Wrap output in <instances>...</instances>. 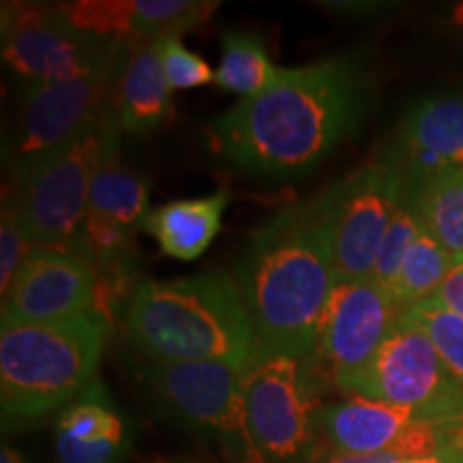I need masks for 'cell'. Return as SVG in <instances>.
Segmentation results:
<instances>
[{"mask_svg": "<svg viewBox=\"0 0 463 463\" xmlns=\"http://www.w3.org/2000/svg\"><path fill=\"white\" fill-rule=\"evenodd\" d=\"M399 316L395 298L373 279H337L305 361L316 384L324 380L339 389L361 372Z\"/></svg>", "mask_w": 463, "mask_h": 463, "instance_id": "13", "label": "cell"}, {"mask_svg": "<svg viewBox=\"0 0 463 463\" xmlns=\"http://www.w3.org/2000/svg\"><path fill=\"white\" fill-rule=\"evenodd\" d=\"M103 307V286L89 262L61 249L34 247L3 294L0 331L67 320Z\"/></svg>", "mask_w": 463, "mask_h": 463, "instance_id": "15", "label": "cell"}, {"mask_svg": "<svg viewBox=\"0 0 463 463\" xmlns=\"http://www.w3.org/2000/svg\"><path fill=\"white\" fill-rule=\"evenodd\" d=\"M164 463H176V461H164Z\"/></svg>", "mask_w": 463, "mask_h": 463, "instance_id": "33", "label": "cell"}, {"mask_svg": "<svg viewBox=\"0 0 463 463\" xmlns=\"http://www.w3.org/2000/svg\"><path fill=\"white\" fill-rule=\"evenodd\" d=\"M447 24L453 28V31L463 33V0H461V3H455L453 7L449 9Z\"/></svg>", "mask_w": 463, "mask_h": 463, "instance_id": "31", "label": "cell"}, {"mask_svg": "<svg viewBox=\"0 0 463 463\" xmlns=\"http://www.w3.org/2000/svg\"><path fill=\"white\" fill-rule=\"evenodd\" d=\"M103 112L73 140L9 174L5 189L14 195L20 223L33 247L80 256L90 184L101 150Z\"/></svg>", "mask_w": 463, "mask_h": 463, "instance_id": "5", "label": "cell"}, {"mask_svg": "<svg viewBox=\"0 0 463 463\" xmlns=\"http://www.w3.org/2000/svg\"><path fill=\"white\" fill-rule=\"evenodd\" d=\"M234 279L260 352L307 361L337 283L322 195L281 208L253 230Z\"/></svg>", "mask_w": 463, "mask_h": 463, "instance_id": "2", "label": "cell"}, {"mask_svg": "<svg viewBox=\"0 0 463 463\" xmlns=\"http://www.w3.org/2000/svg\"><path fill=\"white\" fill-rule=\"evenodd\" d=\"M123 65L125 58L103 71L48 82H26L14 140L7 148L9 174L61 148L95 123L112 101Z\"/></svg>", "mask_w": 463, "mask_h": 463, "instance_id": "12", "label": "cell"}, {"mask_svg": "<svg viewBox=\"0 0 463 463\" xmlns=\"http://www.w3.org/2000/svg\"><path fill=\"white\" fill-rule=\"evenodd\" d=\"M402 317L430 337L438 354L447 363L449 372L463 389V316L449 309L438 298H427L405 307Z\"/></svg>", "mask_w": 463, "mask_h": 463, "instance_id": "24", "label": "cell"}, {"mask_svg": "<svg viewBox=\"0 0 463 463\" xmlns=\"http://www.w3.org/2000/svg\"><path fill=\"white\" fill-rule=\"evenodd\" d=\"M3 58L26 82H48L114 67L127 43L89 33L69 20L65 5L5 3L0 11Z\"/></svg>", "mask_w": 463, "mask_h": 463, "instance_id": "10", "label": "cell"}, {"mask_svg": "<svg viewBox=\"0 0 463 463\" xmlns=\"http://www.w3.org/2000/svg\"><path fill=\"white\" fill-rule=\"evenodd\" d=\"M337 279H372L386 230L405 195L389 157L375 159L322 191Z\"/></svg>", "mask_w": 463, "mask_h": 463, "instance_id": "11", "label": "cell"}, {"mask_svg": "<svg viewBox=\"0 0 463 463\" xmlns=\"http://www.w3.org/2000/svg\"><path fill=\"white\" fill-rule=\"evenodd\" d=\"M463 264V256L450 253L436 239H431L425 230L414 241L412 249L403 260L395 283L391 288V297L395 298L399 311L405 307L433 298L442 283L449 279L457 266Z\"/></svg>", "mask_w": 463, "mask_h": 463, "instance_id": "23", "label": "cell"}, {"mask_svg": "<svg viewBox=\"0 0 463 463\" xmlns=\"http://www.w3.org/2000/svg\"><path fill=\"white\" fill-rule=\"evenodd\" d=\"M405 198L422 230L450 253L463 256V170L405 183Z\"/></svg>", "mask_w": 463, "mask_h": 463, "instance_id": "21", "label": "cell"}, {"mask_svg": "<svg viewBox=\"0 0 463 463\" xmlns=\"http://www.w3.org/2000/svg\"><path fill=\"white\" fill-rule=\"evenodd\" d=\"M219 3L213 0H80L65 5L69 20L89 33L120 42H164L204 26Z\"/></svg>", "mask_w": 463, "mask_h": 463, "instance_id": "17", "label": "cell"}, {"mask_svg": "<svg viewBox=\"0 0 463 463\" xmlns=\"http://www.w3.org/2000/svg\"><path fill=\"white\" fill-rule=\"evenodd\" d=\"M372 99L363 54H341L283 69L279 80L213 120L211 136L232 167L292 178L316 170L358 129Z\"/></svg>", "mask_w": 463, "mask_h": 463, "instance_id": "1", "label": "cell"}, {"mask_svg": "<svg viewBox=\"0 0 463 463\" xmlns=\"http://www.w3.org/2000/svg\"><path fill=\"white\" fill-rule=\"evenodd\" d=\"M402 457L395 453H378V455H354V453H337L333 450L331 455L320 459V463H395Z\"/></svg>", "mask_w": 463, "mask_h": 463, "instance_id": "30", "label": "cell"}, {"mask_svg": "<svg viewBox=\"0 0 463 463\" xmlns=\"http://www.w3.org/2000/svg\"><path fill=\"white\" fill-rule=\"evenodd\" d=\"M242 373L223 363L146 361L142 384L161 414L230 463H266L247 427Z\"/></svg>", "mask_w": 463, "mask_h": 463, "instance_id": "6", "label": "cell"}, {"mask_svg": "<svg viewBox=\"0 0 463 463\" xmlns=\"http://www.w3.org/2000/svg\"><path fill=\"white\" fill-rule=\"evenodd\" d=\"M422 232V225L416 217L412 204H410L408 198L403 195L402 204H399L395 217L386 230L384 241H382L378 258H375L372 279L382 286L384 289L392 288L395 283L399 270H402L403 260L408 256V251L412 249L414 241L419 239Z\"/></svg>", "mask_w": 463, "mask_h": 463, "instance_id": "25", "label": "cell"}, {"mask_svg": "<svg viewBox=\"0 0 463 463\" xmlns=\"http://www.w3.org/2000/svg\"><path fill=\"white\" fill-rule=\"evenodd\" d=\"M320 430L337 453H395L402 459L463 442V420H422L412 410L364 397H347L324 405Z\"/></svg>", "mask_w": 463, "mask_h": 463, "instance_id": "14", "label": "cell"}, {"mask_svg": "<svg viewBox=\"0 0 463 463\" xmlns=\"http://www.w3.org/2000/svg\"><path fill=\"white\" fill-rule=\"evenodd\" d=\"M120 127L114 97L103 112L99 161L90 184L80 258L99 275L103 294L125 289L136 275V236L144 232L148 184L127 170L120 159Z\"/></svg>", "mask_w": 463, "mask_h": 463, "instance_id": "7", "label": "cell"}, {"mask_svg": "<svg viewBox=\"0 0 463 463\" xmlns=\"http://www.w3.org/2000/svg\"><path fill=\"white\" fill-rule=\"evenodd\" d=\"M174 90L161 61V42L127 43L123 71L114 90L120 127L131 136L161 129L174 114Z\"/></svg>", "mask_w": 463, "mask_h": 463, "instance_id": "19", "label": "cell"}, {"mask_svg": "<svg viewBox=\"0 0 463 463\" xmlns=\"http://www.w3.org/2000/svg\"><path fill=\"white\" fill-rule=\"evenodd\" d=\"M228 200L225 191H217L202 198L167 202L148 213L144 232L157 241L165 256L183 262L198 260L219 234Z\"/></svg>", "mask_w": 463, "mask_h": 463, "instance_id": "20", "label": "cell"}, {"mask_svg": "<svg viewBox=\"0 0 463 463\" xmlns=\"http://www.w3.org/2000/svg\"><path fill=\"white\" fill-rule=\"evenodd\" d=\"M317 384L307 363L260 354L242 373V403L253 444L266 463L314 461L320 427Z\"/></svg>", "mask_w": 463, "mask_h": 463, "instance_id": "9", "label": "cell"}, {"mask_svg": "<svg viewBox=\"0 0 463 463\" xmlns=\"http://www.w3.org/2000/svg\"><path fill=\"white\" fill-rule=\"evenodd\" d=\"M112 322L95 307L67 320L0 331V412L5 430L62 410L97 380Z\"/></svg>", "mask_w": 463, "mask_h": 463, "instance_id": "4", "label": "cell"}, {"mask_svg": "<svg viewBox=\"0 0 463 463\" xmlns=\"http://www.w3.org/2000/svg\"><path fill=\"white\" fill-rule=\"evenodd\" d=\"M33 249L20 223L14 195L5 189L3 206H0V292H7Z\"/></svg>", "mask_w": 463, "mask_h": 463, "instance_id": "26", "label": "cell"}, {"mask_svg": "<svg viewBox=\"0 0 463 463\" xmlns=\"http://www.w3.org/2000/svg\"><path fill=\"white\" fill-rule=\"evenodd\" d=\"M395 463H463V442L450 444V447H444L430 455L405 457V459H397Z\"/></svg>", "mask_w": 463, "mask_h": 463, "instance_id": "29", "label": "cell"}, {"mask_svg": "<svg viewBox=\"0 0 463 463\" xmlns=\"http://www.w3.org/2000/svg\"><path fill=\"white\" fill-rule=\"evenodd\" d=\"M364 397L412 410L422 420L461 422L463 389L438 350L412 322L397 317L375 356L339 386Z\"/></svg>", "mask_w": 463, "mask_h": 463, "instance_id": "8", "label": "cell"}, {"mask_svg": "<svg viewBox=\"0 0 463 463\" xmlns=\"http://www.w3.org/2000/svg\"><path fill=\"white\" fill-rule=\"evenodd\" d=\"M0 463H31V461H28L15 447L3 444V450H0Z\"/></svg>", "mask_w": 463, "mask_h": 463, "instance_id": "32", "label": "cell"}, {"mask_svg": "<svg viewBox=\"0 0 463 463\" xmlns=\"http://www.w3.org/2000/svg\"><path fill=\"white\" fill-rule=\"evenodd\" d=\"M384 157L405 183L463 170V92L431 95L405 112Z\"/></svg>", "mask_w": 463, "mask_h": 463, "instance_id": "16", "label": "cell"}, {"mask_svg": "<svg viewBox=\"0 0 463 463\" xmlns=\"http://www.w3.org/2000/svg\"><path fill=\"white\" fill-rule=\"evenodd\" d=\"M129 450V425L99 380L61 410L56 420L58 463H123Z\"/></svg>", "mask_w": 463, "mask_h": 463, "instance_id": "18", "label": "cell"}, {"mask_svg": "<svg viewBox=\"0 0 463 463\" xmlns=\"http://www.w3.org/2000/svg\"><path fill=\"white\" fill-rule=\"evenodd\" d=\"M161 61L172 90H189L215 82V71L195 52L184 48L181 37L161 42Z\"/></svg>", "mask_w": 463, "mask_h": 463, "instance_id": "27", "label": "cell"}, {"mask_svg": "<svg viewBox=\"0 0 463 463\" xmlns=\"http://www.w3.org/2000/svg\"><path fill=\"white\" fill-rule=\"evenodd\" d=\"M123 333L157 363H223L245 372L262 354L239 283L222 270L133 283Z\"/></svg>", "mask_w": 463, "mask_h": 463, "instance_id": "3", "label": "cell"}, {"mask_svg": "<svg viewBox=\"0 0 463 463\" xmlns=\"http://www.w3.org/2000/svg\"><path fill=\"white\" fill-rule=\"evenodd\" d=\"M433 298H438L449 309L463 316V264L457 266L453 273L449 275V279L442 283V288L438 289Z\"/></svg>", "mask_w": 463, "mask_h": 463, "instance_id": "28", "label": "cell"}, {"mask_svg": "<svg viewBox=\"0 0 463 463\" xmlns=\"http://www.w3.org/2000/svg\"><path fill=\"white\" fill-rule=\"evenodd\" d=\"M222 62L215 71V84L234 92L241 99L262 95L269 90L283 69L270 61L262 39L247 31H228L222 39Z\"/></svg>", "mask_w": 463, "mask_h": 463, "instance_id": "22", "label": "cell"}]
</instances>
